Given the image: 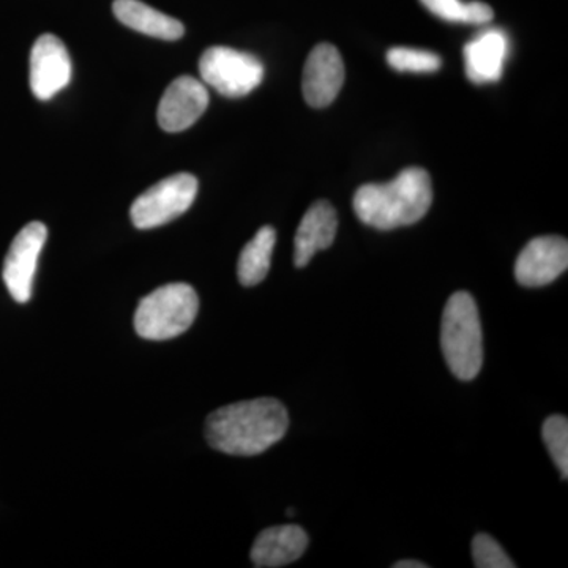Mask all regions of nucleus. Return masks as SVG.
<instances>
[{
	"label": "nucleus",
	"mask_w": 568,
	"mask_h": 568,
	"mask_svg": "<svg viewBox=\"0 0 568 568\" xmlns=\"http://www.w3.org/2000/svg\"><path fill=\"white\" fill-rule=\"evenodd\" d=\"M290 416L275 398H256L220 407L205 422V437L215 450L234 457L264 454L286 435Z\"/></svg>",
	"instance_id": "nucleus-1"
},
{
	"label": "nucleus",
	"mask_w": 568,
	"mask_h": 568,
	"mask_svg": "<svg viewBox=\"0 0 568 568\" xmlns=\"http://www.w3.org/2000/svg\"><path fill=\"white\" fill-rule=\"evenodd\" d=\"M433 203L432 178L422 168H406L388 183H368L354 196L362 223L392 231L420 222Z\"/></svg>",
	"instance_id": "nucleus-2"
},
{
	"label": "nucleus",
	"mask_w": 568,
	"mask_h": 568,
	"mask_svg": "<svg viewBox=\"0 0 568 568\" xmlns=\"http://www.w3.org/2000/svg\"><path fill=\"white\" fill-rule=\"evenodd\" d=\"M440 346L450 372L473 381L484 365V332L473 295L459 291L448 298L440 324Z\"/></svg>",
	"instance_id": "nucleus-3"
},
{
	"label": "nucleus",
	"mask_w": 568,
	"mask_h": 568,
	"mask_svg": "<svg viewBox=\"0 0 568 568\" xmlns=\"http://www.w3.org/2000/svg\"><path fill=\"white\" fill-rule=\"evenodd\" d=\"M200 298L186 283L164 284L141 298L134 313V328L144 339L163 342L189 331L196 320Z\"/></svg>",
	"instance_id": "nucleus-4"
},
{
	"label": "nucleus",
	"mask_w": 568,
	"mask_h": 568,
	"mask_svg": "<svg viewBox=\"0 0 568 568\" xmlns=\"http://www.w3.org/2000/svg\"><path fill=\"white\" fill-rule=\"evenodd\" d=\"M204 84L211 85L227 99L248 95L264 80V65L248 52L226 47H213L200 59Z\"/></svg>",
	"instance_id": "nucleus-5"
},
{
	"label": "nucleus",
	"mask_w": 568,
	"mask_h": 568,
	"mask_svg": "<svg viewBox=\"0 0 568 568\" xmlns=\"http://www.w3.org/2000/svg\"><path fill=\"white\" fill-rule=\"evenodd\" d=\"M196 194L197 181L194 175H171L138 196L130 209V216L138 230H153L189 211Z\"/></svg>",
	"instance_id": "nucleus-6"
},
{
	"label": "nucleus",
	"mask_w": 568,
	"mask_h": 568,
	"mask_svg": "<svg viewBox=\"0 0 568 568\" xmlns=\"http://www.w3.org/2000/svg\"><path fill=\"white\" fill-rule=\"evenodd\" d=\"M47 239V226L41 222H32L22 227L20 234L11 242L3 263L2 276L7 290L18 304L31 301L33 276Z\"/></svg>",
	"instance_id": "nucleus-7"
},
{
	"label": "nucleus",
	"mask_w": 568,
	"mask_h": 568,
	"mask_svg": "<svg viewBox=\"0 0 568 568\" xmlns=\"http://www.w3.org/2000/svg\"><path fill=\"white\" fill-rule=\"evenodd\" d=\"M568 267V244L559 235L534 239L519 253L515 276L521 286L540 287L558 280Z\"/></svg>",
	"instance_id": "nucleus-8"
},
{
	"label": "nucleus",
	"mask_w": 568,
	"mask_h": 568,
	"mask_svg": "<svg viewBox=\"0 0 568 568\" xmlns=\"http://www.w3.org/2000/svg\"><path fill=\"white\" fill-rule=\"evenodd\" d=\"M29 80L33 95L43 102H48L70 84V55L59 37L44 33L33 43Z\"/></svg>",
	"instance_id": "nucleus-9"
},
{
	"label": "nucleus",
	"mask_w": 568,
	"mask_h": 568,
	"mask_svg": "<svg viewBox=\"0 0 568 568\" xmlns=\"http://www.w3.org/2000/svg\"><path fill=\"white\" fill-rule=\"evenodd\" d=\"M207 106L209 92L204 82L192 77H181L164 91L156 118L164 132H185L200 121Z\"/></svg>",
	"instance_id": "nucleus-10"
},
{
	"label": "nucleus",
	"mask_w": 568,
	"mask_h": 568,
	"mask_svg": "<svg viewBox=\"0 0 568 568\" xmlns=\"http://www.w3.org/2000/svg\"><path fill=\"white\" fill-rule=\"evenodd\" d=\"M345 82V62L334 44L321 43L310 52L305 62L304 89L305 102L313 108L328 106Z\"/></svg>",
	"instance_id": "nucleus-11"
},
{
	"label": "nucleus",
	"mask_w": 568,
	"mask_h": 568,
	"mask_svg": "<svg viewBox=\"0 0 568 568\" xmlns=\"http://www.w3.org/2000/svg\"><path fill=\"white\" fill-rule=\"evenodd\" d=\"M508 37L503 29H485L465 47L466 74L476 84L500 80L508 55Z\"/></svg>",
	"instance_id": "nucleus-12"
},
{
	"label": "nucleus",
	"mask_w": 568,
	"mask_h": 568,
	"mask_svg": "<svg viewBox=\"0 0 568 568\" xmlns=\"http://www.w3.org/2000/svg\"><path fill=\"white\" fill-rule=\"evenodd\" d=\"M338 219L334 205L317 201L306 211L294 239L295 267H305L321 250L334 244Z\"/></svg>",
	"instance_id": "nucleus-13"
},
{
	"label": "nucleus",
	"mask_w": 568,
	"mask_h": 568,
	"mask_svg": "<svg viewBox=\"0 0 568 568\" xmlns=\"http://www.w3.org/2000/svg\"><path fill=\"white\" fill-rule=\"evenodd\" d=\"M308 547V536L294 525L274 526L257 536L252 548V562L257 568L290 566L301 559Z\"/></svg>",
	"instance_id": "nucleus-14"
},
{
	"label": "nucleus",
	"mask_w": 568,
	"mask_h": 568,
	"mask_svg": "<svg viewBox=\"0 0 568 568\" xmlns=\"http://www.w3.org/2000/svg\"><path fill=\"white\" fill-rule=\"evenodd\" d=\"M112 10L123 26L153 39L174 41L182 39L185 33L181 21L152 9L141 0H115Z\"/></svg>",
	"instance_id": "nucleus-15"
},
{
	"label": "nucleus",
	"mask_w": 568,
	"mask_h": 568,
	"mask_svg": "<svg viewBox=\"0 0 568 568\" xmlns=\"http://www.w3.org/2000/svg\"><path fill=\"white\" fill-rule=\"evenodd\" d=\"M276 233L274 227L264 226L244 246L239 257V282L244 286H256L264 282L271 271L272 253H274Z\"/></svg>",
	"instance_id": "nucleus-16"
},
{
	"label": "nucleus",
	"mask_w": 568,
	"mask_h": 568,
	"mask_svg": "<svg viewBox=\"0 0 568 568\" xmlns=\"http://www.w3.org/2000/svg\"><path fill=\"white\" fill-rule=\"evenodd\" d=\"M422 3L440 20L481 26L493 20V9L484 2H463V0H420Z\"/></svg>",
	"instance_id": "nucleus-17"
},
{
	"label": "nucleus",
	"mask_w": 568,
	"mask_h": 568,
	"mask_svg": "<svg viewBox=\"0 0 568 568\" xmlns=\"http://www.w3.org/2000/svg\"><path fill=\"white\" fill-rule=\"evenodd\" d=\"M387 62L392 69L405 73H435L443 65L435 52L414 48H392L387 52Z\"/></svg>",
	"instance_id": "nucleus-18"
},
{
	"label": "nucleus",
	"mask_w": 568,
	"mask_h": 568,
	"mask_svg": "<svg viewBox=\"0 0 568 568\" xmlns=\"http://www.w3.org/2000/svg\"><path fill=\"white\" fill-rule=\"evenodd\" d=\"M545 446L559 467L564 480L568 477V420L564 416H551L541 428Z\"/></svg>",
	"instance_id": "nucleus-19"
},
{
	"label": "nucleus",
	"mask_w": 568,
	"mask_h": 568,
	"mask_svg": "<svg viewBox=\"0 0 568 568\" xmlns=\"http://www.w3.org/2000/svg\"><path fill=\"white\" fill-rule=\"evenodd\" d=\"M473 559L477 568H515L503 547L488 534H477L473 540Z\"/></svg>",
	"instance_id": "nucleus-20"
},
{
	"label": "nucleus",
	"mask_w": 568,
	"mask_h": 568,
	"mask_svg": "<svg viewBox=\"0 0 568 568\" xmlns=\"http://www.w3.org/2000/svg\"><path fill=\"white\" fill-rule=\"evenodd\" d=\"M394 568H428L426 564L420 562V560H398V562L394 564Z\"/></svg>",
	"instance_id": "nucleus-21"
}]
</instances>
